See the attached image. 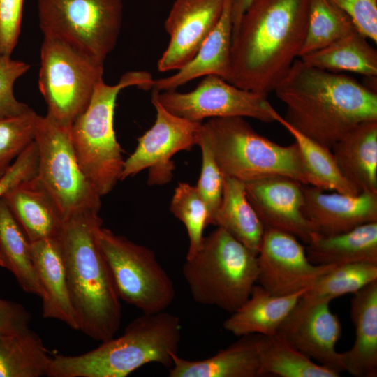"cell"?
Returning a JSON list of instances; mask_svg holds the SVG:
<instances>
[{
    "instance_id": "obj_2",
    "label": "cell",
    "mask_w": 377,
    "mask_h": 377,
    "mask_svg": "<svg viewBox=\"0 0 377 377\" xmlns=\"http://www.w3.org/2000/svg\"><path fill=\"white\" fill-rule=\"evenodd\" d=\"M274 91L286 106L285 121L330 149L362 122L377 119V91L299 58Z\"/></svg>"
},
{
    "instance_id": "obj_8",
    "label": "cell",
    "mask_w": 377,
    "mask_h": 377,
    "mask_svg": "<svg viewBox=\"0 0 377 377\" xmlns=\"http://www.w3.org/2000/svg\"><path fill=\"white\" fill-rule=\"evenodd\" d=\"M104 61L67 40L44 35L40 48L38 86L47 114L71 126L87 108L94 90L103 80Z\"/></svg>"
},
{
    "instance_id": "obj_38",
    "label": "cell",
    "mask_w": 377,
    "mask_h": 377,
    "mask_svg": "<svg viewBox=\"0 0 377 377\" xmlns=\"http://www.w3.org/2000/svg\"><path fill=\"white\" fill-rule=\"evenodd\" d=\"M29 68L25 62L0 55V117L18 114L29 108L17 100L13 91L15 81Z\"/></svg>"
},
{
    "instance_id": "obj_9",
    "label": "cell",
    "mask_w": 377,
    "mask_h": 377,
    "mask_svg": "<svg viewBox=\"0 0 377 377\" xmlns=\"http://www.w3.org/2000/svg\"><path fill=\"white\" fill-rule=\"evenodd\" d=\"M96 237L120 300L143 313L165 311L175 289L155 253L102 226Z\"/></svg>"
},
{
    "instance_id": "obj_43",
    "label": "cell",
    "mask_w": 377,
    "mask_h": 377,
    "mask_svg": "<svg viewBox=\"0 0 377 377\" xmlns=\"http://www.w3.org/2000/svg\"><path fill=\"white\" fill-rule=\"evenodd\" d=\"M253 0H232L231 18L232 28L237 26L239 20Z\"/></svg>"
},
{
    "instance_id": "obj_21",
    "label": "cell",
    "mask_w": 377,
    "mask_h": 377,
    "mask_svg": "<svg viewBox=\"0 0 377 377\" xmlns=\"http://www.w3.org/2000/svg\"><path fill=\"white\" fill-rule=\"evenodd\" d=\"M3 200L31 243L59 237L64 217L37 176L15 187Z\"/></svg>"
},
{
    "instance_id": "obj_40",
    "label": "cell",
    "mask_w": 377,
    "mask_h": 377,
    "mask_svg": "<svg viewBox=\"0 0 377 377\" xmlns=\"http://www.w3.org/2000/svg\"><path fill=\"white\" fill-rule=\"evenodd\" d=\"M351 19L355 29L377 43V0H329Z\"/></svg>"
},
{
    "instance_id": "obj_24",
    "label": "cell",
    "mask_w": 377,
    "mask_h": 377,
    "mask_svg": "<svg viewBox=\"0 0 377 377\" xmlns=\"http://www.w3.org/2000/svg\"><path fill=\"white\" fill-rule=\"evenodd\" d=\"M331 151L341 173L358 193L377 194V119L357 125Z\"/></svg>"
},
{
    "instance_id": "obj_1",
    "label": "cell",
    "mask_w": 377,
    "mask_h": 377,
    "mask_svg": "<svg viewBox=\"0 0 377 377\" xmlns=\"http://www.w3.org/2000/svg\"><path fill=\"white\" fill-rule=\"evenodd\" d=\"M311 0H253L232 28L228 82L268 94L299 58Z\"/></svg>"
},
{
    "instance_id": "obj_17",
    "label": "cell",
    "mask_w": 377,
    "mask_h": 377,
    "mask_svg": "<svg viewBox=\"0 0 377 377\" xmlns=\"http://www.w3.org/2000/svg\"><path fill=\"white\" fill-rule=\"evenodd\" d=\"M225 0H175L165 22L170 36L158 70H179L195 55L221 16Z\"/></svg>"
},
{
    "instance_id": "obj_19",
    "label": "cell",
    "mask_w": 377,
    "mask_h": 377,
    "mask_svg": "<svg viewBox=\"0 0 377 377\" xmlns=\"http://www.w3.org/2000/svg\"><path fill=\"white\" fill-rule=\"evenodd\" d=\"M214 355L201 360L173 357L170 377H260L261 349L264 336L250 334Z\"/></svg>"
},
{
    "instance_id": "obj_4",
    "label": "cell",
    "mask_w": 377,
    "mask_h": 377,
    "mask_svg": "<svg viewBox=\"0 0 377 377\" xmlns=\"http://www.w3.org/2000/svg\"><path fill=\"white\" fill-rule=\"evenodd\" d=\"M181 322L165 311L143 313L123 334L103 341L79 355L53 357L48 377H126L143 365L158 363L170 369L178 355Z\"/></svg>"
},
{
    "instance_id": "obj_3",
    "label": "cell",
    "mask_w": 377,
    "mask_h": 377,
    "mask_svg": "<svg viewBox=\"0 0 377 377\" xmlns=\"http://www.w3.org/2000/svg\"><path fill=\"white\" fill-rule=\"evenodd\" d=\"M101 226L97 212L74 215L64 221L59 239L79 330L103 342L118 331L121 304L98 244L96 233Z\"/></svg>"
},
{
    "instance_id": "obj_11",
    "label": "cell",
    "mask_w": 377,
    "mask_h": 377,
    "mask_svg": "<svg viewBox=\"0 0 377 377\" xmlns=\"http://www.w3.org/2000/svg\"><path fill=\"white\" fill-rule=\"evenodd\" d=\"M43 35L63 38L104 61L116 46L123 0H38Z\"/></svg>"
},
{
    "instance_id": "obj_32",
    "label": "cell",
    "mask_w": 377,
    "mask_h": 377,
    "mask_svg": "<svg viewBox=\"0 0 377 377\" xmlns=\"http://www.w3.org/2000/svg\"><path fill=\"white\" fill-rule=\"evenodd\" d=\"M262 376L338 377L340 373L314 362L279 333L264 336L261 349Z\"/></svg>"
},
{
    "instance_id": "obj_26",
    "label": "cell",
    "mask_w": 377,
    "mask_h": 377,
    "mask_svg": "<svg viewBox=\"0 0 377 377\" xmlns=\"http://www.w3.org/2000/svg\"><path fill=\"white\" fill-rule=\"evenodd\" d=\"M305 251L314 265L377 263V221L331 236L316 233L306 244Z\"/></svg>"
},
{
    "instance_id": "obj_34",
    "label": "cell",
    "mask_w": 377,
    "mask_h": 377,
    "mask_svg": "<svg viewBox=\"0 0 377 377\" xmlns=\"http://www.w3.org/2000/svg\"><path fill=\"white\" fill-rule=\"evenodd\" d=\"M355 29L350 17L329 0H311L299 58L320 50Z\"/></svg>"
},
{
    "instance_id": "obj_7",
    "label": "cell",
    "mask_w": 377,
    "mask_h": 377,
    "mask_svg": "<svg viewBox=\"0 0 377 377\" xmlns=\"http://www.w3.org/2000/svg\"><path fill=\"white\" fill-rule=\"evenodd\" d=\"M224 176L243 182L282 175L309 185L297 145H281L258 133L244 117L211 118L202 124Z\"/></svg>"
},
{
    "instance_id": "obj_22",
    "label": "cell",
    "mask_w": 377,
    "mask_h": 377,
    "mask_svg": "<svg viewBox=\"0 0 377 377\" xmlns=\"http://www.w3.org/2000/svg\"><path fill=\"white\" fill-rule=\"evenodd\" d=\"M232 0H225L219 22L193 59L172 75L154 80L152 89L158 91L175 90L192 80L209 75L228 82L232 32Z\"/></svg>"
},
{
    "instance_id": "obj_30",
    "label": "cell",
    "mask_w": 377,
    "mask_h": 377,
    "mask_svg": "<svg viewBox=\"0 0 377 377\" xmlns=\"http://www.w3.org/2000/svg\"><path fill=\"white\" fill-rule=\"evenodd\" d=\"M51 357L32 330L0 334V377H41L47 375Z\"/></svg>"
},
{
    "instance_id": "obj_14",
    "label": "cell",
    "mask_w": 377,
    "mask_h": 377,
    "mask_svg": "<svg viewBox=\"0 0 377 377\" xmlns=\"http://www.w3.org/2000/svg\"><path fill=\"white\" fill-rule=\"evenodd\" d=\"M257 263V283L276 296L309 288L321 275L336 266L311 263L298 239L268 228H265Z\"/></svg>"
},
{
    "instance_id": "obj_10",
    "label": "cell",
    "mask_w": 377,
    "mask_h": 377,
    "mask_svg": "<svg viewBox=\"0 0 377 377\" xmlns=\"http://www.w3.org/2000/svg\"><path fill=\"white\" fill-rule=\"evenodd\" d=\"M71 127L40 116L35 137L39 154L37 177L58 206L64 221L84 212H99L101 196L81 169Z\"/></svg>"
},
{
    "instance_id": "obj_29",
    "label": "cell",
    "mask_w": 377,
    "mask_h": 377,
    "mask_svg": "<svg viewBox=\"0 0 377 377\" xmlns=\"http://www.w3.org/2000/svg\"><path fill=\"white\" fill-rule=\"evenodd\" d=\"M367 40L354 29L329 45L299 59L330 72L346 71L377 77V51Z\"/></svg>"
},
{
    "instance_id": "obj_18",
    "label": "cell",
    "mask_w": 377,
    "mask_h": 377,
    "mask_svg": "<svg viewBox=\"0 0 377 377\" xmlns=\"http://www.w3.org/2000/svg\"><path fill=\"white\" fill-rule=\"evenodd\" d=\"M302 189L303 214L318 234L334 235L377 221V194L327 193L304 184Z\"/></svg>"
},
{
    "instance_id": "obj_36",
    "label": "cell",
    "mask_w": 377,
    "mask_h": 377,
    "mask_svg": "<svg viewBox=\"0 0 377 377\" xmlns=\"http://www.w3.org/2000/svg\"><path fill=\"white\" fill-rule=\"evenodd\" d=\"M40 117L31 108L18 114L0 117V177L35 140Z\"/></svg>"
},
{
    "instance_id": "obj_6",
    "label": "cell",
    "mask_w": 377,
    "mask_h": 377,
    "mask_svg": "<svg viewBox=\"0 0 377 377\" xmlns=\"http://www.w3.org/2000/svg\"><path fill=\"white\" fill-rule=\"evenodd\" d=\"M182 273L195 302L232 313L257 283V253L217 227L204 237L199 251L186 258Z\"/></svg>"
},
{
    "instance_id": "obj_31",
    "label": "cell",
    "mask_w": 377,
    "mask_h": 377,
    "mask_svg": "<svg viewBox=\"0 0 377 377\" xmlns=\"http://www.w3.org/2000/svg\"><path fill=\"white\" fill-rule=\"evenodd\" d=\"M273 119L294 138L301 154L310 186L348 195L359 194L341 173L331 149L297 131L286 123L276 110L273 112Z\"/></svg>"
},
{
    "instance_id": "obj_37",
    "label": "cell",
    "mask_w": 377,
    "mask_h": 377,
    "mask_svg": "<svg viewBox=\"0 0 377 377\" xmlns=\"http://www.w3.org/2000/svg\"><path fill=\"white\" fill-rule=\"evenodd\" d=\"M198 145L202 151V168L196 188L208 210V225H212L214 215L221 200L223 175L207 140L201 133V130Z\"/></svg>"
},
{
    "instance_id": "obj_12",
    "label": "cell",
    "mask_w": 377,
    "mask_h": 377,
    "mask_svg": "<svg viewBox=\"0 0 377 377\" xmlns=\"http://www.w3.org/2000/svg\"><path fill=\"white\" fill-rule=\"evenodd\" d=\"M158 92L153 89L151 98L156 112L155 122L138 139L135 149L124 161L120 180L147 169L149 185L168 184L173 177L174 155L198 145L202 121L171 113L159 102Z\"/></svg>"
},
{
    "instance_id": "obj_23",
    "label": "cell",
    "mask_w": 377,
    "mask_h": 377,
    "mask_svg": "<svg viewBox=\"0 0 377 377\" xmlns=\"http://www.w3.org/2000/svg\"><path fill=\"white\" fill-rule=\"evenodd\" d=\"M350 318L355 338L349 350L340 353L343 371L356 377H376L377 280L353 294Z\"/></svg>"
},
{
    "instance_id": "obj_41",
    "label": "cell",
    "mask_w": 377,
    "mask_h": 377,
    "mask_svg": "<svg viewBox=\"0 0 377 377\" xmlns=\"http://www.w3.org/2000/svg\"><path fill=\"white\" fill-rule=\"evenodd\" d=\"M24 0H0V55L10 56L18 42Z\"/></svg>"
},
{
    "instance_id": "obj_39",
    "label": "cell",
    "mask_w": 377,
    "mask_h": 377,
    "mask_svg": "<svg viewBox=\"0 0 377 377\" xmlns=\"http://www.w3.org/2000/svg\"><path fill=\"white\" fill-rule=\"evenodd\" d=\"M39 154L35 140L0 177V201L13 189L38 175Z\"/></svg>"
},
{
    "instance_id": "obj_35",
    "label": "cell",
    "mask_w": 377,
    "mask_h": 377,
    "mask_svg": "<svg viewBox=\"0 0 377 377\" xmlns=\"http://www.w3.org/2000/svg\"><path fill=\"white\" fill-rule=\"evenodd\" d=\"M170 209L186 229L189 244L186 258H191L199 251L202 244L203 230L208 226L207 206L196 186L179 183L172 198Z\"/></svg>"
},
{
    "instance_id": "obj_27",
    "label": "cell",
    "mask_w": 377,
    "mask_h": 377,
    "mask_svg": "<svg viewBox=\"0 0 377 377\" xmlns=\"http://www.w3.org/2000/svg\"><path fill=\"white\" fill-rule=\"evenodd\" d=\"M212 225L226 230L258 253L265 227L246 196L242 181L223 175V189Z\"/></svg>"
},
{
    "instance_id": "obj_5",
    "label": "cell",
    "mask_w": 377,
    "mask_h": 377,
    "mask_svg": "<svg viewBox=\"0 0 377 377\" xmlns=\"http://www.w3.org/2000/svg\"><path fill=\"white\" fill-rule=\"evenodd\" d=\"M154 79L147 71H128L114 85L96 84L84 111L71 127L72 143L81 169L98 194H108L120 180L124 159L114 128L117 96L128 87L149 90Z\"/></svg>"
},
{
    "instance_id": "obj_13",
    "label": "cell",
    "mask_w": 377,
    "mask_h": 377,
    "mask_svg": "<svg viewBox=\"0 0 377 377\" xmlns=\"http://www.w3.org/2000/svg\"><path fill=\"white\" fill-rule=\"evenodd\" d=\"M267 96L239 88L214 75L205 76L188 92H158V99L166 110L195 121L232 117H249L265 123L274 121L275 110Z\"/></svg>"
},
{
    "instance_id": "obj_16",
    "label": "cell",
    "mask_w": 377,
    "mask_h": 377,
    "mask_svg": "<svg viewBox=\"0 0 377 377\" xmlns=\"http://www.w3.org/2000/svg\"><path fill=\"white\" fill-rule=\"evenodd\" d=\"M330 302L299 300L277 333L311 359L340 373L343 368L336 346L342 328Z\"/></svg>"
},
{
    "instance_id": "obj_42",
    "label": "cell",
    "mask_w": 377,
    "mask_h": 377,
    "mask_svg": "<svg viewBox=\"0 0 377 377\" xmlns=\"http://www.w3.org/2000/svg\"><path fill=\"white\" fill-rule=\"evenodd\" d=\"M30 313L21 304L0 297V334H13L29 328Z\"/></svg>"
},
{
    "instance_id": "obj_15",
    "label": "cell",
    "mask_w": 377,
    "mask_h": 377,
    "mask_svg": "<svg viewBox=\"0 0 377 377\" xmlns=\"http://www.w3.org/2000/svg\"><path fill=\"white\" fill-rule=\"evenodd\" d=\"M244 183L248 200L265 228L289 233L305 244L317 233L302 212V184L282 175Z\"/></svg>"
},
{
    "instance_id": "obj_28",
    "label": "cell",
    "mask_w": 377,
    "mask_h": 377,
    "mask_svg": "<svg viewBox=\"0 0 377 377\" xmlns=\"http://www.w3.org/2000/svg\"><path fill=\"white\" fill-rule=\"evenodd\" d=\"M0 267L13 274L24 292L43 297L33 260L31 243L3 200L0 201Z\"/></svg>"
},
{
    "instance_id": "obj_25",
    "label": "cell",
    "mask_w": 377,
    "mask_h": 377,
    "mask_svg": "<svg viewBox=\"0 0 377 377\" xmlns=\"http://www.w3.org/2000/svg\"><path fill=\"white\" fill-rule=\"evenodd\" d=\"M306 290L276 296L256 283L247 300L231 313L223 327L237 337L250 334H274Z\"/></svg>"
},
{
    "instance_id": "obj_20",
    "label": "cell",
    "mask_w": 377,
    "mask_h": 377,
    "mask_svg": "<svg viewBox=\"0 0 377 377\" xmlns=\"http://www.w3.org/2000/svg\"><path fill=\"white\" fill-rule=\"evenodd\" d=\"M35 269L44 295L42 315L59 320L79 330L67 284L63 251L59 237L31 243Z\"/></svg>"
},
{
    "instance_id": "obj_33",
    "label": "cell",
    "mask_w": 377,
    "mask_h": 377,
    "mask_svg": "<svg viewBox=\"0 0 377 377\" xmlns=\"http://www.w3.org/2000/svg\"><path fill=\"white\" fill-rule=\"evenodd\" d=\"M377 280V263H355L336 265L321 275L300 300L312 302L332 301L346 294H354Z\"/></svg>"
}]
</instances>
